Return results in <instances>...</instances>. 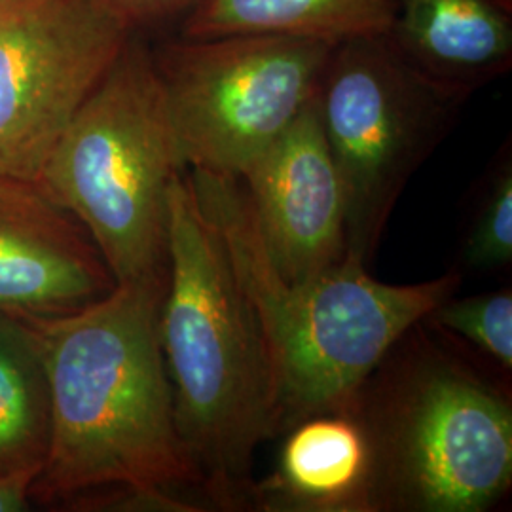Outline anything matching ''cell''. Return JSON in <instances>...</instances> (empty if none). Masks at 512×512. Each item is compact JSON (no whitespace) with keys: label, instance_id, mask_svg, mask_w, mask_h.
Masks as SVG:
<instances>
[{"label":"cell","instance_id":"cell-1","mask_svg":"<svg viewBox=\"0 0 512 512\" xmlns=\"http://www.w3.org/2000/svg\"><path fill=\"white\" fill-rule=\"evenodd\" d=\"M165 279L116 285L69 315L21 317L50 391V444L31 499L67 505L110 488L202 486L177 431L160 344Z\"/></svg>","mask_w":512,"mask_h":512},{"label":"cell","instance_id":"cell-2","mask_svg":"<svg viewBox=\"0 0 512 512\" xmlns=\"http://www.w3.org/2000/svg\"><path fill=\"white\" fill-rule=\"evenodd\" d=\"M160 344L177 431L220 505L249 494L258 444L279 433L270 355L226 243L203 213L188 169L167 194V279Z\"/></svg>","mask_w":512,"mask_h":512},{"label":"cell","instance_id":"cell-3","mask_svg":"<svg viewBox=\"0 0 512 512\" xmlns=\"http://www.w3.org/2000/svg\"><path fill=\"white\" fill-rule=\"evenodd\" d=\"M188 173L262 330L279 431L313 414L349 410L385 357L461 285L456 272L416 285H387L349 256L323 274L287 281L266 253L241 179L200 169Z\"/></svg>","mask_w":512,"mask_h":512},{"label":"cell","instance_id":"cell-4","mask_svg":"<svg viewBox=\"0 0 512 512\" xmlns=\"http://www.w3.org/2000/svg\"><path fill=\"white\" fill-rule=\"evenodd\" d=\"M184 169L154 54L135 33L37 183L88 230L124 285L167 277V194Z\"/></svg>","mask_w":512,"mask_h":512},{"label":"cell","instance_id":"cell-5","mask_svg":"<svg viewBox=\"0 0 512 512\" xmlns=\"http://www.w3.org/2000/svg\"><path fill=\"white\" fill-rule=\"evenodd\" d=\"M393 368L353 404L374 450V511L494 509L512 486L509 397L437 349Z\"/></svg>","mask_w":512,"mask_h":512},{"label":"cell","instance_id":"cell-6","mask_svg":"<svg viewBox=\"0 0 512 512\" xmlns=\"http://www.w3.org/2000/svg\"><path fill=\"white\" fill-rule=\"evenodd\" d=\"M459 105L414 73L384 35L332 48L315 109L344 188L346 256L366 264L376 251L404 186Z\"/></svg>","mask_w":512,"mask_h":512},{"label":"cell","instance_id":"cell-7","mask_svg":"<svg viewBox=\"0 0 512 512\" xmlns=\"http://www.w3.org/2000/svg\"><path fill=\"white\" fill-rule=\"evenodd\" d=\"M334 46L222 35L181 37L152 52L184 167L241 177L308 109Z\"/></svg>","mask_w":512,"mask_h":512},{"label":"cell","instance_id":"cell-8","mask_svg":"<svg viewBox=\"0 0 512 512\" xmlns=\"http://www.w3.org/2000/svg\"><path fill=\"white\" fill-rule=\"evenodd\" d=\"M133 35L103 0H0V173L38 181Z\"/></svg>","mask_w":512,"mask_h":512},{"label":"cell","instance_id":"cell-9","mask_svg":"<svg viewBox=\"0 0 512 512\" xmlns=\"http://www.w3.org/2000/svg\"><path fill=\"white\" fill-rule=\"evenodd\" d=\"M239 179L281 277L306 279L346 258V198L315 99Z\"/></svg>","mask_w":512,"mask_h":512},{"label":"cell","instance_id":"cell-10","mask_svg":"<svg viewBox=\"0 0 512 512\" xmlns=\"http://www.w3.org/2000/svg\"><path fill=\"white\" fill-rule=\"evenodd\" d=\"M116 289L88 230L37 183L0 173V313L59 317Z\"/></svg>","mask_w":512,"mask_h":512},{"label":"cell","instance_id":"cell-11","mask_svg":"<svg viewBox=\"0 0 512 512\" xmlns=\"http://www.w3.org/2000/svg\"><path fill=\"white\" fill-rule=\"evenodd\" d=\"M385 38L404 63L463 103L512 67V0H395Z\"/></svg>","mask_w":512,"mask_h":512},{"label":"cell","instance_id":"cell-12","mask_svg":"<svg viewBox=\"0 0 512 512\" xmlns=\"http://www.w3.org/2000/svg\"><path fill=\"white\" fill-rule=\"evenodd\" d=\"M251 494L270 511L374 512V450L355 408L291 425L274 473Z\"/></svg>","mask_w":512,"mask_h":512},{"label":"cell","instance_id":"cell-13","mask_svg":"<svg viewBox=\"0 0 512 512\" xmlns=\"http://www.w3.org/2000/svg\"><path fill=\"white\" fill-rule=\"evenodd\" d=\"M395 0H203L181 37L287 35L329 44L385 35Z\"/></svg>","mask_w":512,"mask_h":512},{"label":"cell","instance_id":"cell-14","mask_svg":"<svg viewBox=\"0 0 512 512\" xmlns=\"http://www.w3.org/2000/svg\"><path fill=\"white\" fill-rule=\"evenodd\" d=\"M48 444L50 391L35 332L0 313V476L40 473Z\"/></svg>","mask_w":512,"mask_h":512},{"label":"cell","instance_id":"cell-15","mask_svg":"<svg viewBox=\"0 0 512 512\" xmlns=\"http://www.w3.org/2000/svg\"><path fill=\"white\" fill-rule=\"evenodd\" d=\"M423 321L461 336L484 355L492 357L503 370L512 368V293H497L442 300Z\"/></svg>","mask_w":512,"mask_h":512},{"label":"cell","instance_id":"cell-16","mask_svg":"<svg viewBox=\"0 0 512 512\" xmlns=\"http://www.w3.org/2000/svg\"><path fill=\"white\" fill-rule=\"evenodd\" d=\"M473 226L465 238V264L473 270H501L512 262V164L497 160L482 190Z\"/></svg>","mask_w":512,"mask_h":512},{"label":"cell","instance_id":"cell-17","mask_svg":"<svg viewBox=\"0 0 512 512\" xmlns=\"http://www.w3.org/2000/svg\"><path fill=\"white\" fill-rule=\"evenodd\" d=\"M133 33L143 27L165 23L169 19H184L203 0H103Z\"/></svg>","mask_w":512,"mask_h":512},{"label":"cell","instance_id":"cell-18","mask_svg":"<svg viewBox=\"0 0 512 512\" xmlns=\"http://www.w3.org/2000/svg\"><path fill=\"white\" fill-rule=\"evenodd\" d=\"M38 471L0 476V512H23L31 507V486Z\"/></svg>","mask_w":512,"mask_h":512}]
</instances>
